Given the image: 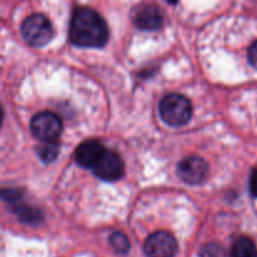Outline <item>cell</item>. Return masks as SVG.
I'll return each instance as SVG.
<instances>
[{"label": "cell", "mask_w": 257, "mask_h": 257, "mask_svg": "<svg viewBox=\"0 0 257 257\" xmlns=\"http://www.w3.org/2000/svg\"><path fill=\"white\" fill-rule=\"evenodd\" d=\"M109 30L105 20L90 8H78L70 20L69 38L83 48H100L107 43Z\"/></svg>", "instance_id": "cell-1"}, {"label": "cell", "mask_w": 257, "mask_h": 257, "mask_svg": "<svg viewBox=\"0 0 257 257\" xmlns=\"http://www.w3.org/2000/svg\"><path fill=\"white\" fill-rule=\"evenodd\" d=\"M160 114L167 124L180 127L186 124L192 115V105L181 94L166 95L160 104Z\"/></svg>", "instance_id": "cell-2"}, {"label": "cell", "mask_w": 257, "mask_h": 257, "mask_svg": "<svg viewBox=\"0 0 257 257\" xmlns=\"http://www.w3.org/2000/svg\"><path fill=\"white\" fill-rule=\"evenodd\" d=\"M22 34L33 47H43L52 39L53 28L45 15L33 14L23 22Z\"/></svg>", "instance_id": "cell-3"}, {"label": "cell", "mask_w": 257, "mask_h": 257, "mask_svg": "<svg viewBox=\"0 0 257 257\" xmlns=\"http://www.w3.org/2000/svg\"><path fill=\"white\" fill-rule=\"evenodd\" d=\"M62 120L52 112H40L30 122V130L43 142H57L62 133Z\"/></svg>", "instance_id": "cell-4"}, {"label": "cell", "mask_w": 257, "mask_h": 257, "mask_svg": "<svg viewBox=\"0 0 257 257\" xmlns=\"http://www.w3.org/2000/svg\"><path fill=\"white\" fill-rule=\"evenodd\" d=\"M145 251L148 257H175L178 251V245L170 232L157 231L147 238Z\"/></svg>", "instance_id": "cell-5"}, {"label": "cell", "mask_w": 257, "mask_h": 257, "mask_svg": "<svg viewBox=\"0 0 257 257\" xmlns=\"http://www.w3.org/2000/svg\"><path fill=\"white\" fill-rule=\"evenodd\" d=\"M177 173L181 180L190 185L202 183L208 176V166L203 158L197 156L186 157L178 163Z\"/></svg>", "instance_id": "cell-6"}, {"label": "cell", "mask_w": 257, "mask_h": 257, "mask_svg": "<svg viewBox=\"0 0 257 257\" xmlns=\"http://www.w3.org/2000/svg\"><path fill=\"white\" fill-rule=\"evenodd\" d=\"M95 176L103 181H117L119 180L124 172L123 161L119 156L112 151H105L97 165L93 167Z\"/></svg>", "instance_id": "cell-7"}, {"label": "cell", "mask_w": 257, "mask_h": 257, "mask_svg": "<svg viewBox=\"0 0 257 257\" xmlns=\"http://www.w3.org/2000/svg\"><path fill=\"white\" fill-rule=\"evenodd\" d=\"M105 152L102 143L98 141L89 140L83 142L75 151V160L82 167H94Z\"/></svg>", "instance_id": "cell-8"}, {"label": "cell", "mask_w": 257, "mask_h": 257, "mask_svg": "<svg viewBox=\"0 0 257 257\" xmlns=\"http://www.w3.org/2000/svg\"><path fill=\"white\" fill-rule=\"evenodd\" d=\"M136 25L142 30H157L163 25V15L160 8L153 4L145 5L137 12Z\"/></svg>", "instance_id": "cell-9"}, {"label": "cell", "mask_w": 257, "mask_h": 257, "mask_svg": "<svg viewBox=\"0 0 257 257\" xmlns=\"http://www.w3.org/2000/svg\"><path fill=\"white\" fill-rule=\"evenodd\" d=\"M231 257H257V247L251 238L240 237L235 241Z\"/></svg>", "instance_id": "cell-10"}, {"label": "cell", "mask_w": 257, "mask_h": 257, "mask_svg": "<svg viewBox=\"0 0 257 257\" xmlns=\"http://www.w3.org/2000/svg\"><path fill=\"white\" fill-rule=\"evenodd\" d=\"M110 246L113 247V250L117 253L120 255H125V253L130 251V240L127 238V236L122 232H114L109 238Z\"/></svg>", "instance_id": "cell-11"}, {"label": "cell", "mask_w": 257, "mask_h": 257, "mask_svg": "<svg viewBox=\"0 0 257 257\" xmlns=\"http://www.w3.org/2000/svg\"><path fill=\"white\" fill-rule=\"evenodd\" d=\"M15 212L18 213L20 218L25 222H37L40 220V212L37 208L29 207V206H17L14 208Z\"/></svg>", "instance_id": "cell-12"}, {"label": "cell", "mask_w": 257, "mask_h": 257, "mask_svg": "<svg viewBox=\"0 0 257 257\" xmlns=\"http://www.w3.org/2000/svg\"><path fill=\"white\" fill-rule=\"evenodd\" d=\"M38 153L44 162H53L59 153V148H58L57 142H45L39 148Z\"/></svg>", "instance_id": "cell-13"}, {"label": "cell", "mask_w": 257, "mask_h": 257, "mask_svg": "<svg viewBox=\"0 0 257 257\" xmlns=\"http://www.w3.org/2000/svg\"><path fill=\"white\" fill-rule=\"evenodd\" d=\"M201 257H225V250L218 243H208L203 246L200 253Z\"/></svg>", "instance_id": "cell-14"}, {"label": "cell", "mask_w": 257, "mask_h": 257, "mask_svg": "<svg viewBox=\"0 0 257 257\" xmlns=\"http://www.w3.org/2000/svg\"><path fill=\"white\" fill-rule=\"evenodd\" d=\"M23 191L18 188H0V198L8 202H17L22 198Z\"/></svg>", "instance_id": "cell-15"}, {"label": "cell", "mask_w": 257, "mask_h": 257, "mask_svg": "<svg viewBox=\"0 0 257 257\" xmlns=\"http://www.w3.org/2000/svg\"><path fill=\"white\" fill-rule=\"evenodd\" d=\"M248 62L253 68L257 69V40L248 49Z\"/></svg>", "instance_id": "cell-16"}, {"label": "cell", "mask_w": 257, "mask_h": 257, "mask_svg": "<svg viewBox=\"0 0 257 257\" xmlns=\"http://www.w3.org/2000/svg\"><path fill=\"white\" fill-rule=\"evenodd\" d=\"M250 192L252 197H257V168L252 171L250 177Z\"/></svg>", "instance_id": "cell-17"}, {"label": "cell", "mask_w": 257, "mask_h": 257, "mask_svg": "<svg viewBox=\"0 0 257 257\" xmlns=\"http://www.w3.org/2000/svg\"><path fill=\"white\" fill-rule=\"evenodd\" d=\"M3 119H4V112H3V108H2V105H0V128H2Z\"/></svg>", "instance_id": "cell-18"}, {"label": "cell", "mask_w": 257, "mask_h": 257, "mask_svg": "<svg viewBox=\"0 0 257 257\" xmlns=\"http://www.w3.org/2000/svg\"><path fill=\"white\" fill-rule=\"evenodd\" d=\"M167 2H170L171 4H176V3H177V0H167Z\"/></svg>", "instance_id": "cell-19"}]
</instances>
